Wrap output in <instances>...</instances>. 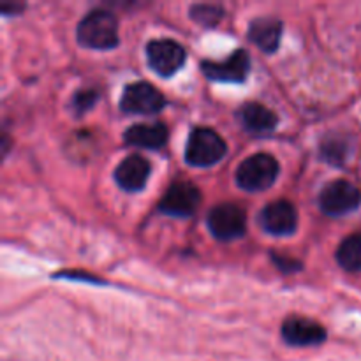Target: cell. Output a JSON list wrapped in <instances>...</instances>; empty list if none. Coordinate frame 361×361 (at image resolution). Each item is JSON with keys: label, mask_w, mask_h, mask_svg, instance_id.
Masks as SVG:
<instances>
[{"label": "cell", "mask_w": 361, "mask_h": 361, "mask_svg": "<svg viewBox=\"0 0 361 361\" xmlns=\"http://www.w3.org/2000/svg\"><path fill=\"white\" fill-rule=\"evenodd\" d=\"M274 261L275 263L279 264V267H281V270H284V271H293V270H300V263L298 261H295V259H288V257L286 256H282V257H277L275 256L274 257Z\"/></svg>", "instance_id": "20"}, {"label": "cell", "mask_w": 361, "mask_h": 361, "mask_svg": "<svg viewBox=\"0 0 361 361\" xmlns=\"http://www.w3.org/2000/svg\"><path fill=\"white\" fill-rule=\"evenodd\" d=\"M78 41L90 49H111L118 44V20L108 9H94L78 25Z\"/></svg>", "instance_id": "1"}, {"label": "cell", "mask_w": 361, "mask_h": 361, "mask_svg": "<svg viewBox=\"0 0 361 361\" xmlns=\"http://www.w3.org/2000/svg\"><path fill=\"white\" fill-rule=\"evenodd\" d=\"M361 204V190L353 182L344 178L328 183L319 194L321 210L331 217L351 214Z\"/></svg>", "instance_id": "4"}, {"label": "cell", "mask_w": 361, "mask_h": 361, "mask_svg": "<svg viewBox=\"0 0 361 361\" xmlns=\"http://www.w3.org/2000/svg\"><path fill=\"white\" fill-rule=\"evenodd\" d=\"M321 155L331 164H342L348 159V143L338 136L326 137L321 143Z\"/></svg>", "instance_id": "18"}, {"label": "cell", "mask_w": 361, "mask_h": 361, "mask_svg": "<svg viewBox=\"0 0 361 361\" xmlns=\"http://www.w3.org/2000/svg\"><path fill=\"white\" fill-rule=\"evenodd\" d=\"M201 203V192L190 182H176L159 201V210L171 217H189Z\"/></svg>", "instance_id": "8"}, {"label": "cell", "mask_w": 361, "mask_h": 361, "mask_svg": "<svg viewBox=\"0 0 361 361\" xmlns=\"http://www.w3.org/2000/svg\"><path fill=\"white\" fill-rule=\"evenodd\" d=\"M152 166L143 155H129L115 169V182L129 192H137L147 185Z\"/></svg>", "instance_id": "12"}, {"label": "cell", "mask_w": 361, "mask_h": 361, "mask_svg": "<svg viewBox=\"0 0 361 361\" xmlns=\"http://www.w3.org/2000/svg\"><path fill=\"white\" fill-rule=\"evenodd\" d=\"M282 21L277 18H256L249 25V39L264 53H274L281 44Z\"/></svg>", "instance_id": "14"}, {"label": "cell", "mask_w": 361, "mask_h": 361, "mask_svg": "<svg viewBox=\"0 0 361 361\" xmlns=\"http://www.w3.org/2000/svg\"><path fill=\"white\" fill-rule=\"evenodd\" d=\"M281 334L289 345H296V348L317 345L326 341V330L317 321L307 319V317L295 316L286 319Z\"/></svg>", "instance_id": "11"}, {"label": "cell", "mask_w": 361, "mask_h": 361, "mask_svg": "<svg viewBox=\"0 0 361 361\" xmlns=\"http://www.w3.org/2000/svg\"><path fill=\"white\" fill-rule=\"evenodd\" d=\"M224 14V9H222L221 6H215V4H194V6L190 7V18H192L196 23L208 28L221 23Z\"/></svg>", "instance_id": "17"}, {"label": "cell", "mask_w": 361, "mask_h": 361, "mask_svg": "<svg viewBox=\"0 0 361 361\" xmlns=\"http://www.w3.org/2000/svg\"><path fill=\"white\" fill-rule=\"evenodd\" d=\"M238 118L243 129L254 134H267L277 127V115L259 102H247L238 109Z\"/></svg>", "instance_id": "15"}, {"label": "cell", "mask_w": 361, "mask_h": 361, "mask_svg": "<svg viewBox=\"0 0 361 361\" xmlns=\"http://www.w3.org/2000/svg\"><path fill=\"white\" fill-rule=\"evenodd\" d=\"M228 154V143L219 133L210 127H196L190 130L185 145L187 164L196 168H210L222 161Z\"/></svg>", "instance_id": "2"}, {"label": "cell", "mask_w": 361, "mask_h": 361, "mask_svg": "<svg viewBox=\"0 0 361 361\" xmlns=\"http://www.w3.org/2000/svg\"><path fill=\"white\" fill-rule=\"evenodd\" d=\"M99 95L97 92L92 90V88H83V90H78L76 94L73 95V111L76 115H83L88 109L94 108V104L97 102Z\"/></svg>", "instance_id": "19"}, {"label": "cell", "mask_w": 361, "mask_h": 361, "mask_svg": "<svg viewBox=\"0 0 361 361\" xmlns=\"http://www.w3.org/2000/svg\"><path fill=\"white\" fill-rule=\"evenodd\" d=\"M335 257L345 271H361V233L342 240Z\"/></svg>", "instance_id": "16"}, {"label": "cell", "mask_w": 361, "mask_h": 361, "mask_svg": "<svg viewBox=\"0 0 361 361\" xmlns=\"http://www.w3.org/2000/svg\"><path fill=\"white\" fill-rule=\"evenodd\" d=\"M166 106V99L148 81H134L120 95V109L130 115H155Z\"/></svg>", "instance_id": "5"}, {"label": "cell", "mask_w": 361, "mask_h": 361, "mask_svg": "<svg viewBox=\"0 0 361 361\" xmlns=\"http://www.w3.org/2000/svg\"><path fill=\"white\" fill-rule=\"evenodd\" d=\"M261 226L264 231L275 236H286L296 231L298 226V212L289 201L279 200L267 204L261 212Z\"/></svg>", "instance_id": "10"}, {"label": "cell", "mask_w": 361, "mask_h": 361, "mask_svg": "<svg viewBox=\"0 0 361 361\" xmlns=\"http://www.w3.org/2000/svg\"><path fill=\"white\" fill-rule=\"evenodd\" d=\"M207 224L215 238L222 242H231L245 235L247 217L245 212L236 204L222 203L212 208L207 217Z\"/></svg>", "instance_id": "6"}, {"label": "cell", "mask_w": 361, "mask_h": 361, "mask_svg": "<svg viewBox=\"0 0 361 361\" xmlns=\"http://www.w3.org/2000/svg\"><path fill=\"white\" fill-rule=\"evenodd\" d=\"M123 141L133 147L155 150V148L164 147L168 141V127L162 122L134 123L123 133Z\"/></svg>", "instance_id": "13"}, {"label": "cell", "mask_w": 361, "mask_h": 361, "mask_svg": "<svg viewBox=\"0 0 361 361\" xmlns=\"http://www.w3.org/2000/svg\"><path fill=\"white\" fill-rule=\"evenodd\" d=\"M201 69L208 80L222 81V83H242L249 74L250 56L245 49H236L224 62L204 60L201 62Z\"/></svg>", "instance_id": "9"}, {"label": "cell", "mask_w": 361, "mask_h": 361, "mask_svg": "<svg viewBox=\"0 0 361 361\" xmlns=\"http://www.w3.org/2000/svg\"><path fill=\"white\" fill-rule=\"evenodd\" d=\"M21 9H23V4H21V6H7L6 4V6L2 7V13L9 14V13H13V11H21Z\"/></svg>", "instance_id": "21"}, {"label": "cell", "mask_w": 361, "mask_h": 361, "mask_svg": "<svg viewBox=\"0 0 361 361\" xmlns=\"http://www.w3.org/2000/svg\"><path fill=\"white\" fill-rule=\"evenodd\" d=\"M279 171H281V166H279L277 159L274 155L261 152V154H254L247 157L238 166V169H236V183L243 190L257 192V190H264L274 185Z\"/></svg>", "instance_id": "3"}, {"label": "cell", "mask_w": 361, "mask_h": 361, "mask_svg": "<svg viewBox=\"0 0 361 361\" xmlns=\"http://www.w3.org/2000/svg\"><path fill=\"white\" fill-rule=\"evenodd\" d=\"M185 49L173 39H152L147 44L148 66L161 76H173L185 63Z\"/></svg>", "instance_id": "7"}]
</instances>
